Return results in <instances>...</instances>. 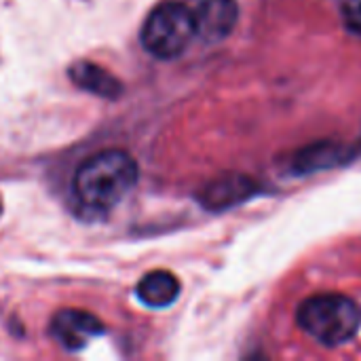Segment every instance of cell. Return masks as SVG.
<instances>
[{
    "instance_id": "cell-3",
    "label": "cell",
    "mask_w": 361,
    "mask_h": 361,
    "mask_svg": "<svg viewBox=\"0 0 361 361\" xmlns=\"http://www.w3.org/2000/svg\"><path fill=\"white\" fill-rule=\"evenodd\" d=\"M195 36V11L180 2H167L157 6L144 21L140 34L144 49L159 59L180 57Z\"/></svg>"
},
{
    "instance_id": "cell-4",
    "label": "cell",
    "mask_w": 361,
    "mask_h": 361,
    "mask_svg": "<svg viewBox=\"0 0 361 361\" xmlns=\"http://www.w3.org/2000/svg\"><path fill=\"white\" fill-rule=\"evenodd\" d=\"M51 336L68 351H80L85 349L93 338L102 336L106 332L102 319H97L93 313L78 311V309H63L55 313L51 319Z\"/></svg>"
},
{
    "instance_id": "cell-10",
    "label": "cell",
    "mask_w": 361,
    "mask_h": 361,
    "mask_svg": "<svg viewBox=\"0 0 361 361\" xmlns=\"http://www.w3.org/2000/svg\"><path fill=\"white\" fill-rule=\"evenodd\" d=\"M345 27L361 36V0H345L341 6Z\"/></svg>"
},
{
    "instance_id": "cell-8",
    "label": "cell",
    "mask_w": 361,
    "mask_h": 361,
    "mask_svg": "<svg viewBox=\"0 0 361 361\" xmlns=\"http://www.w3.org/2000/svg\"><path fill=\"white\" fill-rule=\"evenodd\" d=\"M137 300L148 309H165L180 296V281L169 271H152L135 286Z\"/></svg>"
},
{
    "instance_id": "cell-9",
    "label": "cell",
    "mask_w": 361,
    "mask_h": 361,
    "mask_svg": "<svg viewBox=\"0 0 361 361\" xmlns=\"http://www.w3.org/2000/svg\"><path fill=\"white\" fill-rule=\"evenodd\" d=\"M336 161H343V154H341L338 146L317 144V146H311V148L302 150L294 159V167L298 171H302V173H309V171H317V169H328Z\"/></svg>"
},
{
    "instance_id": "cell-1",
    "label": "cell",
    "mask_w": 361,
    "mask_h": 361,
    "mask_svg": "<svg viewBox=\"0 0 361 361\" xmlns=\"http://www.w3.org/2000/svg\"><path fill=\"white\" fill-rule=\"evenodd\" d=\"M137 184L135 159L118 148L89 157L74 173V195L78 203L93 212L116 207Z\"/></svg>"
},
{
    "instance_id": "cell-7",
    "label": "cell",
    "mask_w": 361,
    "mask_h": 361,
    "mask_svg": "<svg viewBox=\"0 0 361 361\" xmlns=\"http://www.w3.org/2000/svg\"><path fill=\"white\" fill-rule=\"evenodd\" d=\"M68 76L78 89L93 93L97 97H104V99H116L123 91L121 80L114 78L106 68H102L93 61L82 59V61L72 63L68 70Z\"/></svg>"
},
{
    "instance_id": "cell-5",
    "label": "cell",
    "mask_w": 361,
    "mask_h": 361,
    "mask_svg": "<svg viewBox=\"0 0 361 361\" xmlns=\"http://www.w3.org/2000/svg\"><path fill=\"white\" fill-rule=\"evenodd\" d=\"M258 190L260 186L252 178L241 173H228L207 182L197 192V201L209 212H224L250 201L258 195Z\"/></svg>"
},
{
    "instance_id": "cell-2",
    "label": "cell",
    "mask_w": 361,
    "mask_h": 361,
    "mask_svg": "<svg viewBox=\"0 0 361 361\" xmlns=\"http://www.w3.org/2000/svg\"><path fill=\"white\" fill-rule=\"evenodd\" d=\"M296 322L305 334L324 347H341L349 343L361 328L360 305L343 294H319L307 298Z\"/></svg>"
},
{
    "instance_id": "cell-11",
    "label": "cell",
    "mask_w": 361,
    "mask_h": 361,
    "mask_svg": "<svg viewBox=\"0 0 361 361\" xmlns=\"http://www.w3.org/2000/svg\"><path fill=\"white\" fill-rule=\"evenodd\" d=\"M0 214H2V203H0Z\"/></svg>"
},
{
    "instance_id": "cell-6",
    "label": "cell",
    "mask_w": 361,
    "mask_h": 361,
    "mask_svg": "<svg viewBox=\"0 0 361 361\" xmlns=\"http://www.w3.org/2000/svg\"><path fill=\"white\" fill-rule=\"evenodd\" d=\"M239 21L237 0H203L195 11L197 36L207 42H220L233 34Z\"/></svg>"
}]
</instances>
